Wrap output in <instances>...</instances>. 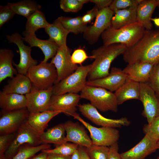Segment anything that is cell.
Returning <instances> with one entry per match:
<instances>
[{"label":"cell","mask_w":159,"mask_h":159,"mask_svg":"<svg viewBox=\"0 0 159 159\" xmlns=\"http://www.w3.org/2000/svg\"><path fill=\"white\" fill-rule=\"evenodd\" d=\"M72 117L81 122L88 130L92 144L108 147L117 142L120 136V132L115 128L95 127L85 121L77 113Z\"/></svg>","instance_id":"cell-8"},{"label":"cell","mask_w":159,"mask_h":159,"mask_svg":"<svg viewBox=\"0 0 159 159\" xmlns=\"http://www.w3.org/2000/svg\"><path fill=\"white\" fill-rule=\"evenodd\" d=\"M127 49L124 44L115 43L103 45L93 50L92 55L95 60L91 64L87 77L88 81L102 78L108 75L112 62L118 56L123 54Z\"/></svg>","instance_id":"cell-2"},{"label":"cell","mask_w":159,"mask_h":159,"mask_svg":"<svg viewBox=\"0 0 159 159\" xmlns=\"http://www.w3.org/2000/svg\"><path fill=\"white\" fill-rule=\"evenodd\" d=\"M118 143L113 144L109 147L108 159H122L118 152Z\"/></svg>","instance_id":"cell-45"},{"label":"cell","mask_w":159,"mask_h":159,"mask_svg":"<svg viewBox=\"0 0 159 159\" xmlns=\"http://www.w3.org/2000/svg\"><path fill=\"white\" fill-rule=\"evenodd\" d=\"M50 146L49 144H43L37 146L25 144L19 148L12 159H29L40 151L49 149Z\"/></svg>","instance_id":"cell-34"},{"label":"cell","mask_w":159,"mask_h":159,"mask_svg":"<svg viewBox=\"0 0 159 159\" xmlns=\"http://www.w3.org/2000/svg\"><path fill=\"white\" fill-rule=\"evenodd\" d=\"M48 154L44 152L41 151V153L31 157L29 159H47Z\"/></svg>","instance_id":"cell-49"},{"label":"cell","mask_w":159,"mask_h":159,"mask_svg":"<svg viewBox=\"0 0 159 159\" xmlns=\"http://www.w3.org/2000/svg\"><path fill=\"white\" fill-rule=\"evenodd\" d=\"M59 5L62 10L68 12H77L82 9L83 6L78 0H61Z\"/></svg>","instance_id":"cell-40"},{"label":"cell","mask_w":159,"mask_h":159,"mask_svg":"<svg viewBox=\"0 0 159 159\" xmlns=\"http://www.w3.org/2000/svg\"><path fill=\"white\" fill-rule=\"evenodd\" d=\"M53 86L47 89L40 90L33 86L30 92L25 95L26 108L29 113H37L50 110Z\"/></svg>","instance_id":"cell-13"},{"label":"cell","mask_w":159,"mask_h":159,"mask_svg":"<svg viewBox=\"0 0 159 159\" xmlns=\"http://www.w3.org/2000/svg\"><path fill=\"white\" fill-rule=\"evenodd\" d=\"M49 35L48 39L55 43L59 47L67 46V38L69 32L62 26L57 18L45 29Z\"/></svg>","instance_id":"cell-29"},{"label":"cell","mask_w":159,"mask_h":159,"mask_svg":"<svg viewBox=\"0 0 159 159\" xmlns=\"http://www.w3.org/2000/svg\"><path fill=\"white\" fill-rule=\"evenodd\" d=\"M25 95L0 92V107L2 110L11 111L26 108Z\"/></svg>","instance_id":"cell-28"},{"label":"cell","mask_w":159,"mask_h":159,"mask_svg":"<svg viewBox=\"0 0 159 159\" xmlns=\"http://www.w3.org/2000/svg\"><path fill=\"white\" fill-rule=\"evenodd\" d=\"M14 56L13 51L10 49L2 48L0 49V83L7 77L12 78L18 72L13 66Z\"/></svg>","instance_id":"cell-26"},{"label":"cell","mask_w":159,"mask_h":159,"mask_svg":"<svg viewBox=\"0 0 159 159\" xmlns=\"http://www.w3.org/2000/svg\"><path fill=\"white\" fill-rule=\"evenodd\" d=\"M140 83L127 78L114 93L119 105L129 100H140Z\"/></svg>","instance_id":"cell-25"},{"label":"cell","mask_w":159,"mask_h":159,"mask_svg":"<svg viewBox=\"0 0 159 159\" xmlns=\"http://www.w3.org/2000/svg\"><path fill=\"white\" fill-rule=\"evenodd\" d=\"M112 1V0H90V2L94 3L96 4V6L99 10L109 7Z\"/></svg>","instance_id":"cell-46"},{"label":"cell","mask_w":159,"mask_h":159,"mask_svg":"<svg viewBox=\"0 0 159 159\" xmlns=\"http://www.w3.org/2000/svg\"><path fill=\"white\" fill-rule=\"evenodd\" d=\"M71 52L67 46L59 47L52 59L50 62L54 65L57 74L56 84L73 73L78 67L72 61Z\"/></svg>","instance_id":"cell-15"},{"label":"cell","mask_w":159,"mask_h":159,"mask_svg":"<svg viewBox=\"0 0 159 159\" xmlns=\"http://www.w3.org/2000/svg\"><path fill=\"white\" fill-rule=\"evenodd\" d=\"M80 96L101 111H118V104L114 93L103 88L86 85Z\"/></svg>","instance_id":"cell-4"},{"label":"cell","mask_w":159,"mask_h":159,"mask_svg":"<svg viewBox=\"0 0 159 159\" xmlns=\"http://www.w3.org/2000/svg\"><path fill=\"white\" fill-rule=\"evenodd\" d=\"M140 100L144 109L142 115L150 123L155 117L159 116V99L147 82L140 83Z\"/></svg>","instance_id":"cell-14"},{"label":"cell","mask_w":159,"mask_h":159,"mask_svg":"<svg viewBox=\"0 0 159 159\" xmlns=\"http://www.w3.org/2000/svg\"><path fill=\"white\" fill-rule=\"evenodd\" d=\"M157 5V0H142L137 6V22L140 24L146 30H151L153 27L151 19Z\"/></svg>","instance_id":"cell-22"},{"label":"cell","mask_w":159,"mask_h":159,"mask_svg":"<svg viewBox=\"0 0 159 159\" xmlns=\"http://www.w3.org/2000/svg\"><path fill=\"white\" fill-rule=\"evenodd\" d=\"M49 24L44 13L40 10H38L27 19L24 32L29 34L35 33L38 29L42 28L45 29Z\"/></svg>","instance_id":"cell-32"},{"label":"cell","mask_w":159,"mask_h":159,"mask_svg":"<svg viewBox=\"0 0 159 159\" xmlns=\"http://www.w3.org/2000/svg\"><path fill=\"white\" fill-rule=\"evenodd\" d=\"M145 30L140 24L136 22L118 29L110 26L103 32L101 37L104 45L119 43L128 48L140 39Z\"/></svg>","instance_id":"cell-3"},{"label":"cell","mask_w":159,"mask_h":159,"mask_svg":"<svg viewBox=\"0 0 159 159\" xmlns=\"http://www.w3.org/2000/svg\"><path fill=\"white\" fill-rule=\"evenodd\" d=\"M158 149L159 150V140L158 141L157 143Z\"/></svg>","instance_id":"cell-53"},{"label":"cell","mask_w":159,"mask_h":159,"mask_svg":"<svg viewBox=\"0 0 159 159\" xmlns=\"http://www.w3.org/2000/svg\"><path fill=\"white\" fill-rule=\"evenodd\" d=\"M78 149L80 152V159H90L85 147L79 146Z\"/></svg>","instance_id":"cell-47"},{"label":"cell","mask_w":159,"mask_h":159,"mask_svg":"<svg viewBox=\"0 0 159 159\" xmlns=\"http://www.w3.org/2000/svg\"><path fill=\"white\" fill-rule=\"evenodd\" d=\"M128 64L136 62L155 64L159 61V29L146 30L133 46L123 54Z\"/></svg>","instance_id":"cell-1"},{"label":"cell","mask_w":159,"mask_h":159,"mask_svg":"<svg viewBox=\"0 0 159 159\" xmlns=\"http://www.w3.org/2000/svg\"><path fill=\"white\" fill-rule=\"evenodd\" d=\"M142 0H112L109 8L114 13L117 10L125 9L138 6Z\"/></svg>","instance_id":"cell-38"},{"label":"cell","mask_w":159,"mask_h":159,"mask_svg":"<svg viewBox=\"0 0 159 159\" xmlns=\"http://www.w3.org/2000/svg\"><path fill=\"white\" fill-rule=\"evenodd\" d=\"M158 1V5L157 6L159 9V0H157Z\"/></svg>","instance_id":"cell-54"},{"label":"cell","mask_w":159,"mask_h":159,"mask_svg":"<svg viewBox=\"0 0 159 159\" xmlns=\"http://www.w3.org/2000/svg\"><path fill=\"white\" fill-rule=\"evenodd\" d=\"M143 131L145 135L158 141L159 140V116L155 117L150 123L145 125Z\"/></svg>","instance_id":"cell-37"},{"label":"cell","mask_w":159,"mask_h":159,"mask_svg":"<svg viewBox=\"0 0 159 159\" xmlns=\"http://www.w3.org/2000/svg\"><path fill=\"white\" fill-rule=\"evenodd\" d=\"M47 159H48L47 158Z\"/></svg>","instance_id":"cell-56"},{"label":"cell","mask_w":159,"mask_h":159,"mask_svg":"<svg viewBox=\"0 0 159 159\" xmlns=\"http://www.w3.org/2000/svg\"><path fill=\"white\" fill-rule=\"evenodd\" d=\"M137 6L115 11L112 18L110 26L118 29L137 22Z\"/></svg>","instance_id":"cell-27"},{"label":"cell","mask_w":159,"mask_h":159,"mask_svg":"<svg viewBox=\"0 0 159 159\" xmlns=\"http://www.w3.org/2000/svg\"><path fill=\"white\" fill-rule=\"evenodd\" d=\"M156 159H159V156L157 157Z\"/></svg>","instance_id":"cell-55"},{"label":"cell","mask_w":159,"mask_h":159,"mask_svg":"<svg viewBox=\"0 0 159 159\" xmlns=\"http://www.w3.org/2000/svg\"><path fill=\"white\" fill-rule=\"evenodd\" d=\"M29 113L26 108L11 111L2 110L0 117V135L16 131L27 120Z\"/></svg>","instance_id":"cell-12"},{"label":"cell","mask_w":159,"mask_h":159,"mask_svg":"<svg viewBox=\"0 0 159 159\" xmlns=\"http://www.w3.org/2000/svg\"><path fill=\"white\" fill-rule=\"evenodd\" d=\"M158 141L145 135L137 145L129 150L120 153L122 159H145L158 149Z\"/></svg>","instance_id":"cell-18"},{"label":"cell","mask_w":159,"mask_h":159,"mask_svg":"<svg viewBox=\"0 0 159 159\" xmlns=\"http://www.w3.org/2000/svg\"><path fill=\"white\" fill-rule=\"evenodd\" d=\"M93 59V57L88 56L85 50L83 48H79L75 49L71 56V59L73 63L82 65V63L87 59Z\"/></svg>","instance_id":"cell-41"},{"label":"cell","mask_w":159,"mask_h":159,"mask_svg":"<svg viewBox=\"0 0 159 159\" xmlns=\"http://www.w3.org/2000/svg\"><path fill=\"white\" fill-rule=\"evenodd\" d=\"M151 20L154 22L155 25L159 27V17L151 18Z\"/></svg>","instance_id":"cell-51"},{"label":"cell","mask_w":159,"mask_h":159,"mask_svg":"<svg viewBox=\"0 0 159 159\" xmlns=\"http://www.w3.org/2000/svg\"><path fill=\"white\" fill-rule=\"evenodd\" d=\"M15 14L14 11L7 4L0 6V28L13 18Z\"/></svg>","instance_id":"cell-43"},{"label":"cell","mask_w":159,"mask_h":159,"mask_svg":"<svg viewBox=\"0 0 159 159\" xmlns=\"http://www.w3.org/2000/svg\"><path fill=\"white\" fill-rule=\"evenodd\" d=\"M48 159H71V155L64 156L55 154H48Z\"/></svg>","instance_id":"cell-48"},{"label":"cell","mask_w":159,"mask_h":159,"mask_svg":"<svg viewBox=\"0 0 159 159\" xmlns=\"http://www.w3.org/2000/svg\"><path fill=\"white\" fill-rule=\"evenodd\" d=\"M6 37L9 42L15 44L19 49L20 55L19 63L16 64L13 62V65L18 73L26 75L29 69L38 63L37 60L31 56V47L24 44L22 37L19 33L6 35Z\"/></svg>","instance_id":"cell-10"},{"label":"cell","mask_w":159,"mask_h":159,"mask_svg":"<svg viewBox=\"0 0 159 159\" xmlns=\"http://www.w3.org/2000/svg\"><path fill=\"white\" fill-rule=\"evenodd\" d=\"M127 79L126 74L121 68L113 67L106 76L97 79L87 81L86 85L100 87L110 92H115Z\"/></svg>","instance_id":"cell-16"},{"label":"cell","mask_w":159,"mask_h":159,"mask_svg":"<svg viewBox=\"0 0 159 159\" xmlns=\"http://www.w3.org/2000/svg\"><path fill=\"white\" fill-rule=\"evenodd\" d=\"M62 113L59 111L48 110L41 112L29 113L26 120L30 125L39 134L44 131L49 121Z\"/></svg>","instance_id":"cell-24"},{"label":"cell","mask_w":159,"mask_h":159,"mask_svg":"<svg viewBox=\"0 0 159 159\" xmlns=\"http://www.w3.org/2000/svg\"><path fill=\"white\" fill-rule=\"evenodd\" d=\"M11 79L4 87L2 91L3 92L25 95L30 92L33 85L26 75L18 73Z\"/></svg>","instance_id":"cell-23"},{"label":"cell","mask_w":159,"mask_h":159,"mask_svg":"<svg viewBox=\"0 0 159 159\" xmlns=\"http://www.w3.org/2000/svg\"><path fill=\"white\" fill-rule=\"evenodd\" d=\"M154 64L148 62L128 64L123 71L126 74L128 79L140 83L148 82Z\"/></svg>","instance_id":"cell-20"},{"label":"cell","mask_w":159,"mask_h":159,"mask_svg":"<svg viewBox=\"0 0 159 159\" xmlns=\"http://www.w3.org/2000/svg\"><path fill=\"white\" fill-rule=\"evenodd\" d=\"M80 4L83 5L84 4L87 3L90 1L89 0H78Z\"/></svg>","instance_id":"cell-52"},{"label":"cell","mask_w":159,"mask_h":159,"mask_svg":"<svg viewBox=\"0 0 159 159\" xmlns=\"http://www.w3.org/2000/svg\"><path fill=\"white\" fill-rule=\"evenodd\" d=\"M71 159H80V152L78 149L75 150L71 155Z\"/></svg>","instance_id":"cell-50"},{"label":"cell","mask_w":159,"mask_h":159,"mask_svg":"<svg viewBox=\"0 0 159 159\" xmlns=\"http://www.w3.org/2000/svg\"><path fill=\"white\" fill-rule=\"evenodd\" d=\"M65 132L64 124H60L48 129L40 135V137L43 144L59 145L67 142Z\"/></svg>","instance_id":"cell-30"},{"label":"cell","mask_w":159,"mask_h":159,"mask_svg":"<svg viewBox=\"0 0 159 159\" xmlns=\"http://www.w3.org/2000/svg\"><path fill=\"white\" fill-rule=\"evenodd\" d=\"M85 148L90 159H108L109 148L92 144Z\"/></svg>","instance_id":"cell-36"},{"label":"cell","mask_w":159,"mask_h":159,"mask_svg":"<svg viewBox=\"0 0 159 159\" xmlns=\"http://www.w3.org/2000/svg\"><path fill=\"white\" fill-rule=\"evenodd\" d=\"M14 135V133L0 135V159H5V153Z\"/></svg>","instance_id":"cell-42"},{"label":"cell","mask_w":159,"mask_h":159,"mask_svg":"<svg viewBox=\"0 0 159 159\" xmlns=\"http://www.w3.org/2000/svg\"><path fill=\"white\" fill-rule=\"evenodd\" d=\"M78 107L83 116L97 125L115 128L127 126L130 124V122L126 117L113 119L103 116L90 103L79 104Z\"/></svg>","instance_id":"cell-11"},{"label":"cell","mask_w":159,"mask_h":159,"mask_svg":"<svg viewBox=\"0 0 159 159\" xmlns=\"http://www.w3.org/2000/svg\"><path fill=\"white\" fill-rule=\"evenodd\" d=\"M114 14L109 7L99 10L93 24L87 26L83 32V37L89 43L94 44L107 29L111 26Z\"/></svg>","instance_id":"cell-9"},{"label":"cell","mask_w":159,"mask_h":159,"mask_svg":"<svg viewBox=\"0 0 159 159\" xmlns=\"http://www.w3.org/2000/svg\"><path fill=\"white\" fill-rule=\"evenodd\" d=\"M24 36L22 39L27 43L31 47H39L43 52L44 57L42 62H47L50 58H52L56 54L59 47L55 43L49 40H43L37 38L35 33L29 34L23 32Z\"/></svg>","instance_id":"cell-21"},{"label":"cell","mask_w":159,"mask_h":159,"mask_svg":"<svg viewBox=\"0 0 159 159\" xmlns=\"http://www.w3.org/2000/svg\"><path fill=\"white\" fill-rule=\"evenodd\" d=\"M147 82L159 99V61L155 64Z\"/></svg>","instance_id":"cell-39"},{"label":"cell","mask_w":159,"mask_h":159,"mask_svg":"<svg viewBox=\"0 0 159 159\" xmlns=\"http://www.w3.org/2000/svg\"><path fill=\"white\" fill-rule=\"evenodd\" d=\"M99 9L96 6L91 9L88 11L83 16H81L82 23L87 24L90 23L96 18L99 11Z\"/></svg>","instance_id":"cell-44"},{"label":"cell","mask_w":159,"mask_h":159,"mask_svg":"<svg viewBox=\"0 0 159 159\" xmlns=\"http://www.w3.org/2000/svg\"><path fill=\"white\" fill-rule=\"evenodd\" d=\"M57 18L66 29L75 34L83 33L87 27V24L82 23L81 16L75 17L61 16Z\"/></svg>","instance_id":"cell-33"},{"label":"cell","mask_w":159,"mask_h":159,"mask_svg":"<svg viewBox=\"0 0 159 159\" xmlns=\"http://www.w3.org/2000/svg\"><path fill=\"white\" fill-rule=\"evenodd\" d=\"M81 99L78 94L68 93L52 95L50 110L62 111L66 115L73 116L77 113V107Z\"/></svg>","instance_id":"cell-17"},{"label":"cell","mask_w":159,"mask_h":159,"mask_svg":"<svg viewBox=\"0 0 159 159\" xmlns=\"http://www.w3.org/2000/svg\"><path fill=\"white\" fill-rule=\"evenodd\" d=\"M91 67V64L78 66L73 73L53 86V94H77L81 92L86 85V78Z\"/></svg>","instance_id":"cell-5"},{"label":"cell","mask_w":159,"mask_h":159,"mask_svg":"<svg viewBox=\"0 0 159 159\" xmlns=\"http://www.w3.org/2000/svg\"><path fill=\"white\" fill-rule=\"evenodd\" d=\"M15 13L27 18L34 12L40 10L41 6L36 1L30 0L21 1L15 3H9L7 4Z\"/></svg>","instance_id":"cell-31"},{"label":"cell","mask_w":159,"mask_h":159,"mask_svg":"<svg viewBox=\"0 0 159 159\" xmlns=\"http://www.w3.org/2000/svg\"><path fill=\"white\" fill-rule=\"evenodd\" d=\"M64 124L67 142H71L85 148L92 145V140L83 125L71 121H68Z\"/></svg>","instance_id":"cell-19"},{"label":"cell","mask_w":159,"mask_h":159,"mask_svg":"<svg viewBox=\"0 0 159 159\" xmlns=\"http://www.w3.org/2000/svg\"><path fill=\"white\" fill-rule=\"evenodd\" d=\"M79 145L76 144L67 142L57 145L53 149L44 150L41 151L48 154H55L64 156L71 155L78 149Z\"/></svg>","instance_id":"cell-35"},{"label":"cell","mask_w":159,"mask_h":159,"mask_svg":"<svg viewBox=\"0 0 159 159\" xmlns=\"http://www.w3.org/2000/svg\"><path fill=\"white\" fill-rule=\"evenodd\" d=\"M33 86L40 90L47 89L56 84L57 74L54 65L42 62L31 67L26 75Z\"/></svg>","instance_id":"cell-6"},{"label":"cell","mask_w":159,"mask_h":159,"mask_svg":"<svg viewBox=\"0 0 159 159\" xmlns=\"http://www.w3.org/2000/svg\"><path fill=\"white\" fill-rule=\"evenodd\" d=\"M16 132L5 153V159H12L24 145L37 146L43 144L40 135L30 125L26 120Z\"/></svg>","instance_id":"cell-7"}]
</instances>
